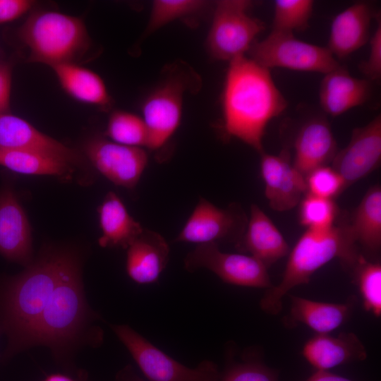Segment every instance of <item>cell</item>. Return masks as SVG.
<instances>
[{
  "label": "cell",
  "mask_w": 381,
  "mask_h": 381,
  "mask_svg": "<svg viewBox=\"0 0 381 381\" xmlns=\"http://www.w3.org/2000/svg\"><path fill=\"white\" fill-rule=\"evenodd\" d=\"M100 315L89 305L84 289L82 262L72 250L64 262L49 304L34 331L30 348L47 347L54 360L73 370L77 353L98 348L104 341Z\"/></svg>",
  "instance_id": "1"
},
{
  "label": "cell",
  "mask_w": 381,
  "mask_h": 381,
  "mask_svg": "<svg viewBox=\"0 0 381 381\" xmlns=\"http://www.w3.org/2000/svg\"><path fill=\"white\" fill-rule=\"evenodd\" d=\"M72 250L48 247L19 274L0 279V337L8 359L30 348L37 322L49 303Z\"/></svg>",
  "instance_id": "2"
},
{
  "label": "cell",
  "mask_w": 381,
  "mask_h": 381,
  "mask_svg": "<svg viewBox=\"0 0 381 381\" xmlns=\"http://www.w3.org/2000/svg\"><path fill=\"white\" fill-rule=\"evenodd\" d=\"M229 63L222 95L223 131L261 154L267 126L286 109L287 101L269 69L245 55Z\"/></svg>",
  "instance_id": "3"
},
{
  "label": "cell",
  "mask_w": 381,
  "mask_h": 381,
  "mask_svg": "<svg viewBox=\"0 0 381 381\" xmlns=\"http://www.w3.org/2000/svg\"><path fill=\"white\" fill-rule=\"evenodd\" d=\"M356 243L349 224L307 229L289 252L280 282L267 289L260 299L261 309L270 315L279 313L284 296L296 286L308 283L317 270L334 258L353 268L361 257Z\"/></svg>",
  "instance_id": "4"
},
{
  "label": "cell",
  "mask_w": 381,
  "mask_h": 381,
  "mask_svg": "<svg viewBox=\"0 0 381 381\" xmlns=\"http://www.w3.org/2000/svg\"><path fill=\"white\" fill-rule=\"evenodd\" d=\"M18 37L29 52L30 61L50 67L76 63L90 47L83 20L55 11L32 13L20 28Z\"/></svg>",
  "instance_id": "5"
},
{
  "label": "cell",
  "mask_w": 381,
  "mask_h": 381,
  "mask_svg": "<svg viewBox=\"0 0 381 381\" xmlns=\"http://www.w3.org/2000/svg\"><path fill=\"white\" fill-rule=\"evenodd\" d=\"M111 329L126 348L150 381H219L217 365L205 360L189 368L169 356L128 325H111Z\"/></svg>",
  "instance_id": "6"
},
{
  "label": "cell",
  "mask_w": 381,
  "mask_h": 381,
  "mask_svg": "<svg viewBox=\"0 0 381 381\" xmlns=\"http://www.w3.org/2000/svg\"><path fill=\"white\" fill-rule=\"evenodd\" d=\"M248 53L269 70L284 68L326 74L340 66L327 47L302 41L289 32L272 30L262 40L255 41Z\"/></svg>",
  "instance_id": "7"
},
{
  "label": "cell",
  "mask_w": 381,
  "mask_h": 381,
  "mask_svg": "<svg viewBox=\"0 0 381 381\" xmlns=\"http://www.w3.org/2000/svg\"><path fill=\"white\" fill-rule=\"evenodd\" d=\"M250 6L246 0L217 1L207 40L214 59L229 62L244 56L264 30L263 23L249 15Z\"/></svg>",
  "instance_id": "8"
},
{
  "label": "cell",
  "mask_w": 381,
  "mask_h": 381,
  "mask_svg": "<svg viewBox=\"0 0 381 381\" xmlns=\"http://www.w3.org/2000/svg\"><path fill=\"white\" fill-rule=\"evenodd\" d=\"M184 267L190 272L207 269L233 285L267 289L273 286L268 268L260 261L250 255L223 252L214 243L198 245L186 255Z\"/></svg>",
  "instance_id": "9"
},
{
  "label": "cell",
  "mask_w": 381,
  "mask_h": 381,
  "mask_svg": "<svg viewBox=\"0 0 381 381\" xmlns=\"http://www.w3.org/2000/svg\"><path fill=\"white\" fill-rule=\"evenodd\" d=\"M246 224L243 212L236 205L222 209L201 198L175 241L198 245L236 243L242 237Z\"/></svg>",
  "instance_id": "10"
},
{
  "label": "cell",
  "mask_w": 381,
  "mask_h": 381,
  "mask_svg": "<svg viewBox=\"0 0 381 381\" xmlns=\"http://www.w3.org/2000/svg\"><path fill=\"white\" fill-rule=\"evenodd\" d=\"M186 87L182 79L170 78L155 89L144 101L142 118L147 131V148L159 150L178 129L182 117Z\"/></svg>",
  "instance_id": "11"
},
{
  "label": "cell",
  "mask_w": 381,
  "mask_h": 381,
  "mask_svg": "<svg viewBox=\"0 0 381 381\" xmlns=\"http://www.w3.org/2000/svg\"><path fill=\"white\" fill-rule=\"evenodd\" d=\"M85 152L89 161L115 185L132 189L148 164L142 147L126 146L101 137L91 139Z\"/></svg>",
  "instance_id": "12"
},
{
  "label": "cell",
  "mask_w": 381,
  "mask_h": 381,
  "mask_svg": "<svg viewBox=\"0 0 381 381\" xmlns=\"http://www.w3.org/2000/svg\"><path fill=\"white\" fill-rule=\"evenodd\" d=\"M381 159V116L355 128L348 145L336 154L332 167L347 188L374 171Z\"/></svg>",
  "instance_id": "13"
},
{
  "label": "cell",
  "mask_w": 381,
  "mask_h": 381,
  "mask_svg": "<svg viewBox=\"0 0 381 381\" xmlns=\"http://www.w3.org/2000/svg\"><path fill=\"white\" fill-rule=\"evenodd\" d=\"M260 155V172L270 207L278 212L295 207L307 192L306 178L294 168L287 151Z\"/></svg>",
  "instance_id": "14"
},
{
  "label": "cell",
  "mask_w": 381,
  "mask_h": 381,
  "mask_svg": "<svg viewBox=\"0 0 381 381\" xmlns=\"http://www.w3.org/2000/svg\"><path fill=\"white\" fill-rule=\"evenodd\" d=\"M0 255L24 267L34 260L30 223L9 187L0 190Z\"/></svg>",
  "instance_id": "15"
},
{
  "label": "cell",
  "mask_w": 381,
  "mask_h": 381,
  "mask_svg": "<svg viewBox=\"0 0 381 381\" xmlns=\"http://www.w3.org/2000/svg\"><path fill=\"white\" fill-rule=\"evenodd\" d=\"M0 147L44 152L71 165L84 164V159L75 150L45 135L26 120L8 113H0Z\"/></svg>",
  "instance_id": "16"
},
{
  "label": "cell",
  "mask_w": 381,
  "mask_h": 381,
  "mask_svg": "<svg viewBox=\"0 0 381 381\" xmlns=\"http://www.w3.org/2000/svg\"><path fill=\"white\" fill-rule=\"evenodd\" d=\"M294 147L292 164L305 178L313 170L332 162L338 152L330 126L322 118L311 119L302 125Z\"/></svg>",
  "instance_id": "17"
},
{
  "label": "cell",
  "mask_w": 381,
  "mask_h": 381,
  "mask_svg": "<svg viewBox=\"0 0 381 381\" xmlns=\"http://www.w3.org/2000/svg\"><path fill=\"white\" fill-rule=\"evenodd\" d=\"M236 248L249 253L267 268L289 253V245L283 235L255 204L250 206L249 219Z\"/></svg>",
  "instance_id": "18"
},
{
  "label": "cell",
  "mask_w": 381,
  "mask_h": 381,
  "mask_svg": "<svg viewBox=\"0 0 381 381\" xmlns=\"http://www.w3.org/2000/svg\"><path fill=\"white\" fill-rule=\"evenodd\" d=\"M302 354L315 370H322L362 361L367 357L364 345L353 332H342L337 336L316 334L305 343Z\"/></svg>",
  "instance_id": "19"
},
{
  "label": "cell",
  "mask_w": 381,
  "mask_h": 381,
  "mask_svg": "<svg viewBox=\"0 0 381 381\" xmlns=\"http://www.w3.org/2000/svg\"><path fill=\"white\" fill-rule=\"evenodd\" d=\"M169 258V247L164 237L144 229L127 248L126 272L138 284H152L166 268Z\"/></svg>",
  "instance_id": "20"
},
{
  "label": "cell",
  "mask_w": 381,
  "mask_h": 381,
  "mask_svg": "<svg viewBox=\"0 0 381 381\" xmlns=\"http://www.w3.org/2000/svg\"><path fill=\"white\" fill-rule=\"evenodd\" d=\"M373 16L369 4L360 1L334 18L327 49L336 59L349 56L367 42Z\"/></svg>",
  "instance_id": "21"
},
{
  "label": "cell",
  "mask_w": 381,
  "mask_h": 381,
  "mask_svg": "<svg viewBox=\"0 0 381 381\" xmlns=\"http://www.w3.org/2000/svg\"><path fill=\"white\" fill-rule=\"evenodd\" d=\"M370 92L369 80L355 78L339 66L325 74L320 83L319 99L327 114L337 116L362 105L369 98Z\"/></svg>",
  "instance_id": "22"
},
{
  "label": "cell",
  "mask_w": 381,
  "mask_h": 381,
  "mask_svg": "<svg viewBox=\"0 0 381 381\" xmlns=\"http://www.w3.org/2000/svg\"><path fill=\"white\" fill-rule=\"evenodd\" d=\"M291 308L284 322L286 327L303 324L316 334H329L346 322L351 314V303L313 301L291 295Z\"/></svg>",
  "instance_id": "23"
},
{
  "label": "cell",
  "mask_w": 381,
  "mask_h": 381,
  "mask_svg": "<svg viewBox=\"0 0 381 381\" xmlns=\"http://www.w3.org/2000/svg\"><path fill=\"white\" fill-rule=\"evenodd\" d=\"M98 213L102 232L98 240L101 247L127 249L144 230L113 192L106 195L98 207Z\"/></svg>",
  "instance_id": "24"
},
{
  "label": "cell",
  "mask_w": 381,
  "mask_h": 381,
  "mask_svg": "<svg viewBox=\"0 0 381 381\" xmlns=\"http://www.w3.org/2000/svg\"><path fill=\"white\" fill-rule=\"evenodd\" d=\"M64 90L72 98L102 109H108L112 99L105 83L95 72L76 63L51 66Z\"/></svg>",
  "instance_id": "25"
},
{
  "label": "cell",
  "mask_w": 381,
  "mask_h": 381,
  "mask_svg": "<svg viewBox=\"0 0 381 381\" xmlns=\"http://www.w3.org/2000/svg\"><path fill=\"white\" fill-rule=\"evenodd\" d=\"M0 165L19 174L70 176L74 167L52 155L32 150L0 147Z\"/></svg>",
  "instance_id": "26"
},
{
  "label": "cell",
  "mask_w": 381,
  "mask_h": 381,
  "mask_svg": "<svg viewBox=\"0 0 381 381\" xmlns=\"http://www.w3.org/2000/svg\"><path fill=\"white\" fill-rule=\"evenodd\" d=\"M351 230L357 243L370 252H377L381 246V189L370 188L357 207Z\"/></svg>",
  "instance_id": "27"
},
{
  "label": "cell",
  "mask_w": 381,
  "mask_h": 381,
  "mask_svg": "<svg viewBox=\"0 0 381 381\" xmlns=\"http://www.w3.org/2000/svg\"><path fill=\"white\" fill-rule=\"evenodd\" d=\"M105 135L109 140L126 146L143 147L147 145V131L142 117L126 111L110 115Z\"/></svg>",
  "instance_id": "28"
},
{
  "label": "cell",
  "mask_w": 381,
  "mask_h": 381,
  "mask_svg": "<svg viewBox=\"0 0 381 381\" xmlns=\"http://www.w3.org/2000/svg\"><path fill=\"white\" fill-rule=\"evenodd\" d=\"M356 282L365 310L381 315V265L366 260L362 255L353 267Z\"/></svg>",
  "instance_id": "29"
},
{
  "label": "cell",
  "mask_w": 381,
  "mask_h": 381,
  "mask_svg": "<svg viewBox=\"0 0 381 381\" xmlns=\"http://www.w3.org/2000/svg\"><path fill=\"white\" fill-rule=\"evenodd\" d=\"M314 2L312 0H276L272 30L294 33L308 27Z\"/></svg>",
  "instance_id": "30"
},
{
  "label": "cell",
  "mask_w": 381,
  "mask_h": 381,
  "mask_svg": "<svg viewBox=\"0 0 381 381\" xmlns=\"http://www.w3.org/2000/svg\"><path fill=\"white\" fill-rule=\"evenodd\" d=\"M298 205L300 223L307 229L323 230L334 225L337 207L333 199L306 193Z\"/></svg>",
  "instance_id": "31"
},
{
  "label": "cell",
  "mask_w": 381,
  "mask_h": 381,
  "mask_svg": "<svg viewBox=\"0 0 381 381\" xmlns=\"http://www.w3.org/2000/svg\"><path fill=\"white\" fill-rule=\"evenodd\" d=\"M205 5V2L200 0H155L152 4L146 32L150 34L175 20L199 11Z\"/></svg>",
  "instance_id": "32"
},
{
  "label": "cell",
  "mask_w": 381,
  "mask_h": 381,
  "mask_svg": "<svg viewBox=\"0 0 381 381\" xmlns=\"http://www.w3.org/2000/svg\"><path fill=\"white\" fill-rule=\"evenodd\" d=\"M221 381H279L278 373L253 356L231 363Z\"/></svg>",
  "instance_id": "33"
},
{
  "label": "cell",
  "mask_w": 381,
  "mask_h": 381,
  "mask_svg": "<svg viewBox=\"0 0 381 381\" xmlns=\"http://www.w3.org/2000/svg\"><path fill=\"white\" fill-rule=\"evenodd\" d=\"M306 193L325 198L333 199L346 188L340 174L327 165L310 171L306 176Z\"/></svg>",
  "instance_id": "34"
},
{
  "label": "cell",
  "mask_w": 381,
  "mask_h": 381,
  "mask_svg": "<svg viewBox=\"0 0 381 381\" xmlns=\"http://www.w3.org/2000/svg\"><path fill=\"white\" fill-rule=\"evenodd\" d=\"M376 27L370 40V52L368 59L363 61L361 71L371 80H378L381 77V19L376 14Z\"/></svg>",
  "instance_id": "35"
},
{
  "label": "cell",
  "mask_w": 381,
  "mask_h": 381,
  "mask_svg": "<svg viewBox=\"0 0 381 381\" xmlns=\"http://www.w3.org/2000/svg\"><path fill=\"white\" fill-rule=\"evenodd\" d=\"M34 4L31 0H0V25L18 19L30 11Z\"/></svg>",
  "instance_id": "36"
},
{
  "label": "cell",
  "mask_w": 381,
  "mask_h": 381,
  "mask_svg": "<svg viewBox=\"0 0 381 381\" xmlns=\"http://www.w3.org/2000/svg\"><path fill=\"white\" fill-rule=\"evenodd\" d=\"M11 87V68L6 63H0V113L10 112Z\"/></svg>",
  "instance_id": "37"
},
{
  "label": "cell",
  "mask_w": 381,
  "mask_h": 381,
  "mask_svg": "<svg viewBox=\"0 0 381 381\" xmlns=\"http://www.w3.org/2000/svg\"><path fill=\"white\" fill-rule=\"evenodd\" d=\"M42 381H90V380L87 372L79 369L66 373H52L48 374Z\"/></svg>",
  "instance_id": "38"
},
{
  "label": "cell",
  "mask_w": 381,
  "mask_h": 381,
  "mask_svg": "<svg viewBox=\"0 0 381 381\" xmlns=\"http://www.w3.org/2000/svg\"><path fill=\"white\" fill-rule=\"evenodd\" d=\"M306 381H353L329 370H315Z\"/></svg>",
  "instance_id": "39"
},
{
  "label": "cell",
  "mask_w": 381,
  "mask_h": 381,
  "mask_svg": "<svg viewBox=\"0 0 381 381\" xmlns=\"http://www.w3.org/2000/svg\"><path fill=\"white\" fill-rule=\"evenodd\" d=\"M114 381H146L140 377L131 365H127L116 374Z\"/></svg>",
  "instance_id": "40"
},
{
  "label": "cell",
  "mask_w": 381,
  "mask_h": 381,
  "mask_svg": "<svg viewBox=\"0 0 381 381\" xmlns=\"http://www.w3.org/2000/svg\"><path fill=\"white\" fill-rule=\"evenodd\" d=\"M1 358V355L0 354V358Z\"/></svg>",
  "instance_id": "41"
}]
</instances>
